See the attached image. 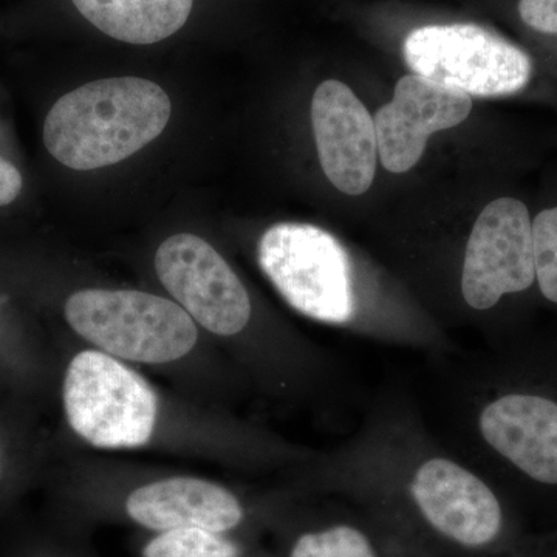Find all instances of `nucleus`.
<instances>
[{"mask_svg":"<svg viewBox=\"0 0 557 557\" xmlns=\"http://www.w3.org/2000/svg\"><path fill=\"white\" fill-rule=\"evenodd\" d=\"M480 406L478 432L500 474L557 502V338L509 348Z\"/></svg>","mask_w":557,"mask_h":557,"instance_id":"obj_1","label":"nucleus"},{"mask_svg":"<svg viewBox=\"0 0 557 557\" xmlns=\"http://www.w3.org/2000/svg\"><path fill=\"white\" fill-rule=\"evenodd\" d=\"M171 113L170 97L152 81H94L54 102L44 123V145L70 170H100L159 138Z\"/></svg>","mask_w":557,"mask_h":557,"instance_id":"obj_2","label":"nucleus"},{"mask_svg":"<svg viewBox=\"0 0 557 557\" xmlns=\"http://www.w3.org/2000/svg\"><path fill=\"white\" fill-rule=\"evenodd\" d=\"M403 57L417 75L471 98L518 97L537 79L536 60L525 49L468 22L416 28Z\"/></svg>","mask_w":557,"mask_h":557,"instance_id":"obj_3","label":"nucleus"},{"mask_svg":"<svg viewBox=\"0 0 557 557\" xmlns=\"http://www.w3.org/2000/svg\"><path fill=\"white\" fill-rule=\"evenodd\" d=\"M70 327L112 357L164 364L199 339L194 319L160 296L134 289H83L65 302Z\"/></svg>","mask_w":557,"mask_h":557,"instance_id":"obj_4","label":"nucleus"},{"mask_svg":"<svg viewBox=\"0 0 557 557\" xmlns=\"http://www.w3.org/2000/svg\"><path fill=\"white\" fill-rule=\"evenodd\" d=\"M260 269L304 317L347 324L357 313L354 273L346 248L310 223L282 222L260 237Z\"/></svg>","mask_w":557,"mask_h":557,"instance_id":"obj_5","label":"nucleus"},{"mask_svg":"<svg viewBox=\"0 0 557 557\" xmlns=\"http://www.w3.org/2000/svg\"><path fill=\"white\" fill-rule=\"evenodd\" d=\"M64 406L73 431L102 449L146 445L157 421V397L138 373L97 350L72 359Z\"/></svg>","mask_w":557,"mask_h":557,"instance_id":"obj_6","label":"nucleus"},{"mask_svg":"<svg viewBox=\"0 0 557 557\" xmlns=\"http://www.w3.org/2000/svg\"><path fill=\"white\" fill-rule=\"evenodd\" d=\"M534 292L533 211L520 197H497L482 209L469 234L461 295L471 309L490 311Z\"/></svg>","mask_w":557,"mask_h":557,"instance_id":"obj_7","label":"nucleus"},{"mask_svg":"<svg viewBox=\"0 0 557 557\" xmlns=\"http://www.w3.org/2000/svg\"><path fill=\"white\" fill-rule=\"evenodd\" d=\"M409 497L424 525L456 547L491 548L507 533L508 512L497 491L449 458L423 461L410 478Z\"/></svg>","mask_w":557,"mask_h":557,"instance_id":"obj_8","label":"nucleus"},{"mask_svg":"<svg viewBox=\"0 0 557 557\" xmlns=\"http://www.w3.org/2000/svg\"><path fill=\"white\" fill-rule=\"evenodd\" d=\"M156 270L180 307L209 332L233 336L247 327V288L207 240L188 233L171 236L157 251Z\"/></svg>","mask_w":557,"mask_h":557,"instance_id":"obj_9","label":"nucleus"},{"mask_svg":"<svg viewBox=\"0 0 557 557\" xmlns=\"http://www.w3.org/2000/svg\"><path fill=\"white\" fill-rule=\"evenodd\" d=\"M311 124L322 171L347 196H361L373 185L379 161L375 123L355 91L329 79L311 100Z\"/></svg>","mask_w":557,"mask_h":557,"instance_id":"obj_10","label":"nucleus"},{"mask_svg":"<svg viewBox=\"0 0 557 557\" xmlns=\"http://www.w3.org/2000/svg\"><path fill=\"white\" fill-rule=\"evenodd\" d=\"M472 98L410 73L395 86L394 98L376 112L379 157L392 174L409 172L423 157L431 135L468 119Z\"/></svg>","mask_w":557,"mask_h":557,"instance_id":"obj_11","label":"nucleus"},{"mask_svg":"<svg viewBox=\"0 0 557 557\" xmlns=\"http://www.w3.org/2000/svg\"><path fill=\"white\" fill-rule=\"evenodd\" d=\"M126 511L139 525L156 531L200 528L222 534L244 519V509L233 493L193 478L160 480L138 487L127 498Z\"/></svg>","mask_w":557,"mask_h":557,"instance_id":"obj_12","label":"nucleus"},{"mask_svg":"<svg viewBox=\"0 0 557 557\" xmlns=\"http://www.w3.org/2000/svg\"><path fill=\"white\" fill-rule=\"evenodd\" d=\"M98 30L135 46L175 35L188 21L194 0H72Z\"/></svg>","mask_w":557,"mask_h":557,"instance_id":"obj_13","label":"nucleus"},{"mask_svg":"<svg viewBox=\"0 0 557 557\" xmlns=\"http://www.w3.org/2000/svg\"><path fill=\"white\" fill-rule=\"evenodd\" d=\"M533 245L539 298L557 309V199L534 212Z\"/></svg>","mask_w":557,"mask_h":557,"instance_id":"obj_14","label":"nucleus"},{"mask_svg":"<svg viewBox=\"0 0 557 557\" xmlns=\"http://www.w3.org/2000/svg\"><path fill=\"white\" fill-rule=\"evenodd\" d=\"M145 557H237L239 549L220 534L200 528H177L163 531L152 539L145 549Z\"/></svg>","mask_w":557,"mask_h":557,"instance_id":"obj_15","label":"nucleus"},{"mask_svg":"<svg viewBox=\"0 0 557 557\" xmlns=\"http://www.w3.org/2000/svg\"><path fill=\"white\" fill-rule=\"evenodd\" d=\"M289 557H379L369 537L357 527L341 523L304 534Z\"/></svg>","mask_w":557,"mask_h":557,"instance_id":"obj_16","label":"nucleus"},{"mask_svg":"<svg viewBox=\"0 0 557 557\" xmlns=\"http://www.w3.org/2000/svg\"><path fill=\"white\" fill-rule=\"evenodd\" d=\"M516 14L531 35L557 47V0H518Z\"/></svg>","mask_w":557,"mask_h":557,"instance_id":"obj_17","label":"nucleus"},{"mask_svg":"<svg viewBox=\"0 0 557 557\" xmlns=\"http://www.w3.org/2000/svg\"><path fill=\"white\" fill-rule=\"evenodd\" d=\"M22 189V175L14 164L0 157V207L13 203Z\"/></svg>","mask_w":557,"mask_h":557,"instance_id":"obj_18","label":"nucleus"}]
</instances>
